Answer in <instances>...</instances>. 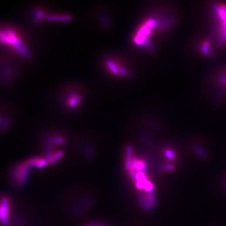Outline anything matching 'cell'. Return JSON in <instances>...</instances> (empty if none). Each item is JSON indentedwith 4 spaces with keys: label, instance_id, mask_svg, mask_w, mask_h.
Segmentation results:
<instances>
[{
    "label": "cell",
    "instance_id": "6da1fadb",
    "mask_svg": "<svg viewBox=\"0 0 226 226\" xmlns=\"http://www.w3.org/2000/svg\"><path fill=\"white\" fill-rule=\"evenodd\" d=\"M0 45L23 57H30V53L24 45L19 33L9 24L0 23Z\"/></svg>",
    "mask_w": 226,
    "mask_h": 226
},
{
    "label": "cell",
    "instance_id": "7a4b0ae2",
    "mask_svg": "<svg viewBox=\"0 0 226 226\" xmlns=\"http://www.w3.org/2000/svg\"><path fill=\"white\" fill-rule=\"evenodd\" d=\"M30 168L31 167L26 160L16 165L13 168L10 175L12 184L16 187L23 186L29 178Z\"/></svg>",
    "mask_w": 226,
    "mask_h": 226
},
{
    "label": "cell",
    "instance_id": "3957f363",
    "mask_svg": "<svg viewBox=\"0 0 226 226\" xmlns=\"http://www.w3.org/2000/svg\"><path fill=\"white\" fill-rule=\"evenodd\" d=\"M16 75V69L8 59L0 58V86L10 84Z\"/></svg>",
    "mask_w": 226,
    "mask_h": 226
},
{
    "label": "cell",
    "instance_id": "277c9868",
    "mask_svg": "<svg viewBox=\"0 0 226 226\" xmlns=\"http://www.w3.org/2000/svg\"><path fill=\"white\" fill-rule=\"evenodd\" d=\"M11 216V203L7 196L0 197V225L9 226Z\"/></svg>",
    "mask_w": 226,
    "mask_h": 226
},
{
    "label": "cell",
    "instance_id": "5b68a950",
    "mask_svg": "<svg viewBox=\"0 0 226 226\" xmlns=\"http://www.w3.org/2000/svg\"><path fill=\"white\" fill-rule=\"evenodd\" d=\"M140 201L141 205L147 210H150L152 207H153L156 202V197L153 192L142 193L140 196Z\"/></svg>",
    "mask_w": 226,
    "mask_h": 226
},
{
    "label": "cell",
    "instance_id": "8992f818",
    "mask_svg": "<svg viewBox=\"0 0 226 226\" xmlns=\"http://www.w3.org/2000/svg\"><path fill=\"white\" fill-rule=\"evenodd\" d=\"M26 161H27L31 168H35L38 169L45 167L48 163V160L47 159V158L38 156L32 157L27 159Z\"/></svg>",
    "mask_w": 226,
    "mask_h": 226
},
{
    "label": "cell",
    "instance_id": "52a82bcc",
    "mask_svg": "<svg viewBox=\"0 0 226 226\" xmlns=\"http://www.w3.org/2000/svg\"><path fill=\"white\" fill-rule=\"evenodd\" d=\"M10 126L9 114L2 108H0V131H4Z\"/></svg>",
    "mask_w": 226,
    "mask_h": 226
},
{
    "label": "cell",
    "instance_id": "ba28073f",
    "mask_svg": "<svg viewBox=\"0 0 226 226\" xmlns=\"http://www.w3.org/2000/svg\"><path fill=\"white\" fill-rule=\"evenodd\" d=\"M107 65L108 67H109V69H111V71L115 74H118L119 72V71L118 70V69L117 68V67L116 66V65L111 61L108 60L107 61Z\"/></svg>",
    "mask_w": 226,
    "mask_h": 226
},
{
    "label": "cell",
    "instance_id": "9c48e42d",
    "mask_svg": "<svg viewBox=\"0 0 226 226\" xmlns=\"http://www.w3.org/2000/svg\"><path fill=\"white\" fill-rule=\"evenodd\" d=\"M165 155L169 159H174L175 158L174 152L173 151L171 150H169V149H167L165 151Z\"/></svg>",
    "mask_w": 226,
    "mask_h": 226
},
{
    "label": "cell",
    "instance_id": "30bf717a",
    "mask_svg": "<svg viewBox=\"0 0 226 226\" xmlns=\"http://www.w3.org/2000/svg\"><path fill=\"white\" fill-rule=\"evenodd\" d=\"M79 100H80V98L79 96H74L69 101V105L71 106H75L77 104V102L79 101Z\"/></svg>",
    "mask_w": 226,
    "mask_h": 226
},
{
    "label": "cell",
    "instance_id": "8fae6325",
    "mask_svg": "<svg viewBox=\"0 0 226 226\" xmlns=\"http://www.w3.org/2000/svg\"><path fill=\"white\" fill-rule=\"evenodd\" d=\"M165 168L167 170H169V171H172L174 170L175 169V167L173 165H171V164H167L165 165Z\"/></svg>",
    "mask_w": 226,
    "mask_h": 226
}]
</instances>
